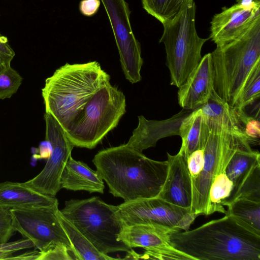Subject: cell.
Wrapping results in <instances>:
<instances>
[{"label": "cell", "instance_id": "1", "mask_svg": "<svg viewBox=\"0 0 260 260\" xmlns=\"http://www.w3.org/2000/svg\"><path fill=\"white\" fill-rule=\"evenodd\" d=\"M92 161L110 193L124 202L157 197L169 167L167 160L151 159L126 144L102 150Z\"/></svg>", "mask_w": 260, "mask_h": 260}, {"label": "cell", "instance_id": "2", "mask_svg": "<svg viewBox=\"0 0 260 260\" xmlns=\"http://www.w3.org/2000/svg\"><path fill=\"white\" fill-rule=\"evenodd\" d=\"M170 244L193 260H260V234L229 214L173 234Z\"/></svg>", "mask_w": 260, "mask_h": 260}, {"label": "cell", "instance_id": "3", "mask_svg": "<svg viewBox=\"0 0 260 260\" xmlns=\"http://www.w3.org/2000/svg\"><path fill=\"white\" fill-rule=\"evenodd\" d=\"M110 81V75L96 61L66 63L45 80L42 89L45 112L51 114L67 132L93 95Z\"/></svg>", "mask_w": 260, "mask_h": 260}, {"label": "cell", "instance_id": "4", "mask_svg": "<svg viewBox=\"0 0 260 260\" xmlns=\"http://www.w3.org/2000/svg\"><path fill=\"white\" fill-rule=\"evenodd\" d=\"M211 54L214 89L234 107L250 73L260 62V17L240 37Z\"/></svg>", "mask_w": 260, "mask_h": 260}, {"label": "cell", "instance_id": "5", "mask_svg": "<svg viewBox=\"0 0 260 260\" xmlns=\"http://www.w3.org/2000/svg\"><path fill=\"white\" fill-rule=\"evenodd\" d=\"M60 211L102 253L124 251L128 254L134 251L119 240L125 225L118 206L92 197L66 201Z\"/></svg>", "mask_w": 260, "mask_h": 260}, {"label": "cell", "instance_id": "6", "mask_svg": "<svg viewBox=\"0 0 260 260\" xmlns=\"http://www.w3.org/2000/svg\"><path fill=\"white\" fill-rule=\"evenodd\" d=\"M196 8L194 1H189L173 20L163 24L164 32L159 40L165 47L170 84L178 88L200 62L202 47L209 39L198 35Z\"/></svg>", "mask_w": 260, "mask_h": 260}, {"label": "cell", "instance_id": "7", "mask_svg": "<svg viewBox=\"0 0 260 260\" xmlns=\"http://www.w3.org/2000/svg\"><path fill=\"white\" fill-rule=\"evenodd\" d=\"M125 107L123 93L107 83L87 103L78 119L66 132L67 137L74 147L94 148L117 126Z\"/></svg>", "mask_w": 260, "mask_h": 260}, {"label": "cell", "instance_id": "8", "mask_svg": "<svg viewBox=\"0 0 260 260\" xmlns=\"http://www.w3.org/2000/svg\"><path fill=\"white\" fill-rule=\"evenodd\" d=\"M16 232L29 239L41 252L59 244L76 255L58 215V204L52 206L10 209ZM77 259V257H76Z\"/></svg>", "mask_w": 260, "mask_h": 260}, {"label": "cell", "instance_id": "9", "mask_svg": "<svg viewBox=\"0 0 260 260\" xmlns=\"http://www.w3.org/2000/svg\"><path fill=\"white\" fill-rule=\"evenodd\" d=\"M44 119L45 139L50 144V154L41 172L24 183L40 193L55 197L60 189L61 175L74 146L51 114L45 112Z\"/></svg>", "mask_w": 260, "mask_h": 260}, {"label": "cell", "instance_id": "10", "mask_svg": "<svg viewBox=\"0 0 260 260\" xmlns=\"http://www.w3.org/2000/svg\"><path fill=\"white\" fill-rule=\"evenodd\" d=\"M118 207L125 225L156 223L186 231L198 216L189 209L176 206L158 197L124 202Z\"/></svg>", "mask_w": 260, "mask_h": 260}, {"label": "cell", "instance_id": "11", "mask_svg": "<svg viewBox=\"0 0 260 260\" xmlns=\"http://www.w3.org/2000/svg\"><path fill=\"white\" fill-rule=\"evenodd\" d=\"M101 1L112 26L125 77L132 84L139 82L143 60L140 44L132 31L128 5L124 0Z\"/></svg>", "mask_w": 260, "mask_h": 260}, {"label": "cell", "instance_id": "12", "mask_svg": "<svg viewBox=\"0 0 260 260\" xmlns=\"http://www.w3.org/2000/svg\"><path fill=\"white\" fill-rule=\"evenodd\" d=\"M208 128V133L204 145L203 168L199 177L191 184L190 211L198 216L206 214L210 188L221 156L229 142L236 134L239 133L228 130Z\"/></svg>", "mask_w": 260, "mask_h": 260}, {"label": "cell", "instance_id": "13", "mask_svg": "<svg viewBox=\"0 0 260 260\" xmlns=\"http://www.w3.org/2000/svg\"><path fill=\"white\" fill-rule=\"evenodd\" d=\"M260 17V4L237 3L231 7L222 8L211 21L209 38L221 46L242 35Z\"/></svg>", "mask_w": 260, "mask_h": 260}, {"label": "cell", "instance_id": "14", "mask_svg": "<svg viewBox=\"0 0 260 260\" xmlns=\"http://www.w3.org/2000/svg\"><path fill=\"white\" fill-rule=\"evenodd\" d=\"M210 53L205 54L197 67L179 87L178 101L184 109L193 110L205 104L214 89Z\"/></svg>", "mask_w": 260, "mask_h": 260}, {"label": "cell", "instance_id": "15", "mask_svg": "<svg viewBox=\"0 0 260 260\" xmlns=\"http://www.w3.org/2000/svg\"><path fill=\"white\" fill-rule=\"evenodd\" d=\"M168 171L159 198L176 206L190 210L192 186L186 160L180 153L172 155L167 152Z\"/></svg>", "mask_w": 260, "mask_h": 260}, {"label": "cell", "instance_id": "16", "mask_svg": "<svg viewBox=\"0 0 260 260\" xmlns=\"http://www.w3.org/2000/svg\"><path fill=\"white\" fill-rule=\"evenodd\" d=\"M191 111L183 109L171 118L164 120H149L142 115L139 116L138 125L125 144L142 152L144 150L154 147L161 138L179 135L181 121Z\"/></svg>", "mask_w": 260, "mask_h": 260}, {"label": "cell", "instance_id": "17", "mask_svg": "<svg viewBox=\"0 0 260 260\" xmlns=\"http://www.w3.org/2000/svg\"><path fill=\"white\" fill-rule=\"evenodd\" d=\"M245 141H247L242 135L236 134L224 148L210 188L206 215L217 212L225 213L224 206L228 205L233 188L225 168L234 152Z\"/></svg>", "mask_w": 260, "mask_h": 260}, {"label": "cell", "instance_id": "18", "mask_svg": "<svg viewBox=\"0 0 260 260\" xmlns=\"http://www.w3.org/2000/svg\"><path fill=\"white\" fill-rule=\"evenodd\" d=\"M179 229L156 223L125 225L119 240L129 247H141L145 250H155L171 247V235Z\"/></svg>", "mask_w": 260, "mask_h": 260}, {"label": "cell", "instance_id": "19", "mask_svg": "<svg viewBox=\"0 0 260 260\" xmlns=\"http://www.w3.org/2000/svg\"><path fill=\"white\" fill-rule=\"evenodd\" d=\"M58 204L55 197L43 194L23 183H0V208L9 209L49 207Z\"/></svg>", "mask_w": 260, "mask_h": 260}, {"label": "cell", "instance_id": "20", "mask_svg": "<svg viewBox=\"0 0 260 260\" xmlns=\"http://www.w3.org/2000/svg\"><path fill=\"white\" fill-rule=\"evenodd\" d=\"M60 187L73 191L104 193L105 185L98 172L71 156L62 172Z\"/></svg>", "mask_w": 260, "mask_h": 260}, {"label": "cell", "instance_id": "21", "mask_svg": "<svg viewBox=\"0 0 260 260\" xmlns=\"http://www.w3.org/2000/svg\"><path fill=\"white\" fill-rule=\"evenodd\" d=\"M259 165V152L253 150L247 141L243 143L234 152L225 168L226 175L233 185L226 206L235 200L243 184Z\"/></svg>", "mask_w": 260, "mask_h": 260}, {"label": "cell", "instance_id": "22", "mask_svg": "<svg viewBox=\"0 0 260 260\" xmlns=\"http://www.w3.org/2000/svg\"><path fill=\"white\" fill-rule=\"evenodd\" d=\"M205 123L209 128H216L240 132L235 117L233 107L212 91L208 101L199 107Z\"/></svg>", "mask_w": 260, "mask_h": 260}, {"label": "cell", "instance_id": "23", "mask_svg": "<svg viewBox=\"0 0 260 260\" xmlns=\"http://www.w3.org/2000/svg\"><path fill=\"white\" fill-rule=\"evenodd\" d=\"M179 131L182 139L179 153L186 160L191 152L204 144L208 133L200 108L192 110L182 120Z\"/></svg>", "mask_w": 260, "mask_h": 260}, {"label": "cell", "instance_id": "24", "mask_svg": "<svg viewBox=\"0 0 260 260\" xmlns=\"http://www.w3.org/2000/svg\"><path fill=\"white\" fill-rule=\"evenodd\" d=\"M58 217L75 251L77 260L117 259L98 251L90 241L63 215L59 210Z\"/></svg>", "mask_w": 260, "mask_h": 260}, {"label": "cell", "instance_id": "25", "mask_svg": "<svg viewBox=\"0 0 260 260\" xmlns=\"http://www.w3.org/2000/svg\"><path fill=\"white\" fill-rule=\"evenodd\" d=\"M224 214L231 215L247 228L260 234V202L237 199L228 205Z\"/></svg>", "mask_w": 260, "mask_h": 260}, {"label": "cell", "instance_id": "26", "mask_svg": "<svg viewBox=\"0 0 260 260\" xmlns=\"http://www.w3.org/2000/svg\"><path fill=\"white\" fill-rule=\"evenodd\" d=\"M191 0H142L143 8L162 24L173 20Z\"/></svg>", "mask_w": 260, "mask_h": 260}, {"label": "cell", "instance_id": "27", "mask_svg": "<svg viewBox=\"0 0 260 260\" xmlns=\"http://www.w3.org/2000/svg\"><path fill=\"white\" fill-rule=\"evenodd\" d=\"M233 111L240 132L250 145H258L260 138L259 118L249 115L244 109L233 107Z\"/></svg>", "mask_w": 260, "mask_h": 260}, {"label": "cell", "instance_id": "28", "mask_svg": "<svg viewBox=\"0 0 260 260\" xmlns=\"http://www.w3.org/2000/svg\"><path fill=\"white\" fill-rule=\"evenodd\" d=\"M260 96V62L252 70L234 107L244 109Z\"/></svg>", "mask_w": 260, "mask_h": 260}, {"label": "cell", "instance_id": "29", "mask_svg": "<svg viewBox=\"0 0 260 260\" xmlns=\"http://www.w3.org/2000/svg\"><path fill=\"white\" fill-rule=\"evenodd\" d=\"M22 80V76L11 64L3 66L0 69V100L10 98L16 93Z\"/></svg>", "mask_w": 260, "mask_h": 260}, {"label": "cell", "instance_id": "30", "mask_svg": "<svg viewBox=\"0 0 260 260\" xmlns=\"http://www.w3.org/2000/svg\"><path fill=\"white\" fill-rule=\"evenodd\" d=\"M140 258L154 259H189L193 258L188 255L175 249L173 246L155 250H145L140 254Z\"/></svg>", "mask_w": 260, "mask_h": 260}, {"label": "cell", "instance_id": "31", "mask_svg": "<svg viewBox=\"0 0 260 260\" xmlns=\"http://www.w3.org/2000/svg\"><path fill=\"white\" fill-rule=\"evenodd\" d=\"M204 145L205 144L191 152L186 159V165L191 184L199 177L203 168Z\"/></svg>", "mask_w": 260, "mask_h": 260}, {"label": "cell", "instance_id": "32", "mask_svg": "<svg viewBox=\"0 0 260 260\" xmlns=\"http://www.w3.org/2000/svg\"><path fill=\"white\" fill-rule=\"evenodd\" d=\"M77 259L73 251L66 245L59 244L46 251L41 252L37 260H72Z\"/></svg>", "mask_w": 260, "mask_h": 260}, {"label": "cell", "instance_id": "33", "mask_svg": "<svg viewBox=\"0 0 260 260\" xmlns=\"http://www.w3.org/2000/svg\"><path fill=\"white\" fill-rule=\"evenodd\" d=\"M34 247L28 239L24 238L17 241L0 244V260L11 259L16 252Z\"/></svg>", "mask_w": 260, "mask_h": 260}, {"label": "cell", "instance_id": "34", "mask_svg": "<svg viewBox=\"0 0 260 260\" xmlns=\"http://www.w3.org/2000/svg\"><path fill=\"white\" fill-rule=\"evenodd\" d=\"M15 232L10 209L0 208V244L8 242Z\"/></svg>", "mask_w": 260, "mask_h": 260}, {"label": "cell", "instance_id": "35", "mask_svg": "<svg viewBox=\"0 0 260 260\" xmlns=\"http://www.w3.org/2000/svg\"><path fill=\"white\" fill-rule=\"evenodd\" d=\"M15 53L9 44L7 38L0 34V62L3 66L10 64Z\"/></svg>", "mask_w": 260, "mask_h": 260}, {"label": "cell", "instance_id": "36", "mask_svg": "<svg viewBox=\"0 0 260 260\" xmlns=\"http://www.w3.org/2000/svg\"><path fill=\"white\" fill-rule=\"evenodd\" d=\"M100 3V0H82L80 3V11L84 16H91L98 11Z\"/></svg>", "mask_w": 260, "mask_h": 260}, {"label": "cell", "instance_id": "37", "mask_svg": "<svg viewBox=\"0 0 260 260\" xmlns=\"http://www.w3.org/2000/svg\"><path fill=\"white\" fill-rule=\"evenodd\" d=\"M237 3H255L260 4V0H236Z\"/></svg>", "mask_w": 260, "mask_h": 260}, {"label": "cell", "instance_id": "38", "mask_svg": "<svg viewBox=\"0 0 260 260\" xmlns=\"http://www.w3.org/2000/svg\"><path fill=\"white\" fill-rule=\"evenodd\" d=\"M3 66L1 64V63L0 62V69L2 68Z\"/></svg>", "mask_w": 260, "mask_h": 260}]
</instances>
